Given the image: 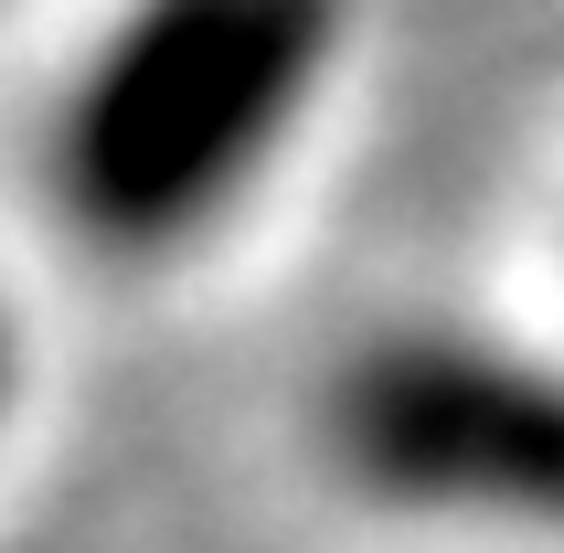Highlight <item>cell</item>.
Returning <instances> with one entry per match:
<instances>
[{
	"instance_id": "obj_1",
	"label": "cell",
	"mask_w": 564,
	"mask_h": 553,
	"mask_svg": "<svg viewBox=\"0 0 564 553\" xmlns=\"http://www.w3.org/2000/svg\"><path fill=\"white\" fill-rule=\"evenodd\" d=\"M351 0H118L43 128V192L96 256H182L299 139Z\"/></svg>"
},
{
	"instance_id": "obj_2",
	"label": "cell",
	"mask_w": 564,
	"mask_h": 553,
	"mask_svg": "<svg viewBox=\"0 0 564 553\" xmlns=\"http://www.w3.org/2000/svg\"><path fill=\"white\" fill-rule=\"evenodd\" d=\"M319 447L362 500L415 522L564 532V351L501 330H383L341 351Z\"/></svg>"
},
{
	"instance_id": "obj_3",
	"label": "cell",
	"mask_w": 564,
	"mask_h": 553,
	"mask_svg": "<svg viewBox=\"0 0 564 553\" xmlns=\"http://www.w3.org/2000/svg\"><path fill=\"white\" fill-rule=\"evenodd\" d=\"M11 394H22V330H11V299H0V415H11Z\"/></svg>"
}]
</instances>
